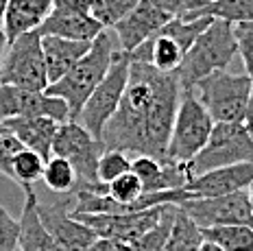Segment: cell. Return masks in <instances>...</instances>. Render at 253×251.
I'll return each instance as SVG.
<instances>
[{
	"label": "cell",
	"mask_w": 253,
	"mask_h": 251,
	"mask_svg": "<svg viewBox=\"0 0 253 251\" xmlns=\"http://www.w3.org/2000/svg\"><path fill=\"white\" fill-rule=\"evenodd\" d=\"M87 251H133V247H131L129 243H123V240L107 238V236H98Z\"/></svg>",
	"instance_id": "cell-35"
},
{
	"label": "cell",
	"mask_w": 253,
	"mask_h": 251,
	"mask_svg": "<svg viewBox=\"0 0 253 251\" xmlns=\"http://www.w3.org/2000/svg\"><path fill=\"white\" fill-rule=\"evenodd\" d=\"M162 70L144 61L131 59L129 83L123 94L118 109L109 123L105 125L103 144L105 149H118L125 153H138L142 149V135H144L146 120H149L153 101L157 94Z\"/></svg>",
	"instance_id": "cell-1"
},
{
	"label": "cell",
	"mask_w": 253,
	"mask_h": 251,
	"mask_svg": "<svg viewBox=\"0 0 253 251\" xmlns=\"http://www.w3.org/2000/svg\"><path fill=\"white\" fill-rule=\"evenodd\" d=\"M7 129L15 138L22 142L26 149L40 153L42 158L48 162L52 158V142L59 131V125L50 116H20V118H9Z\"/></svg>",
	"instance_id": "cell-17"
},
{
	"label": "cell",
	"mask_w": 253,
	"mask_h": 251,
	"mask_svg": "<svg viewBox=\"0 0 253 251\" xmlns=\"http://www.w3.org/2000/svg\"><path fill=\"white\" fill-rule=\"evenodd\" d=\"M40 197L35 190H24V208L20 214V251H57L48 227L38 210Z\"/></svg>",
	"instance_id": "cell-21"
},
{
	"label": "cell",
	"mask_w": 253,
	"mask_h": 251,
	"mask_svg": "<svg viewBox=\"0 0 253 251\" xmlns=\"http://www.w3.org/2000/svg\"><path fill=\"white\" fill-rule=\"evenodd\" d=\"M44 168H46V160L40 153L24 146L13 158V181L22 190H31L40 179H44Z\"/></svg>",
	"instance_id": "cell-27"
},
{
	"label": "cell",
	"mask_w": 253,
	"mask_h": 251,
	"mask_svg": "<svg viewBox=\"0 0 253 251\" xmlns=\"http://www.w3.org/2000/svg\"><path fill=\"white\" fill-rule=\"evenodd\" d=\"M101 31H105V27L92 13L55 11V9L40 27L42 35H57V38H68L79 42H94L101 35Z\"/></svg>",
	"instance_id": "cell-18"
},
{
	"label": "cell",
	"mask_w": 253,
	"mask_h": 251,
	"mask_svg": "<svg viewBox=\"0 0 253 251\" xmlns=\"http://www.w3.org/2000/svg\"><path fill=\"white\" fill-rule=\"evenodd\" d=\"M42 48H44L48 79L50 83H55L92 48V42L57 38V35H42Z\"/></svg>",
	"instance_id": "cell-20"
},
{
	"label": "cell",
	"mask_w": 253,
	"mask_h": 251,
	"mask_svg": "<svg viewBox=\"0 0 253 251\" xmlns=\"http://www.w3.org/2000/svg\"><path fill=\"white\" fill-rule=\"evenodd\" d=\"M131 170L140 177L144 192L177 190V188H186L188 184L186 166L160 162L151 155H135L131 160Z\"/></svg>",
	"instance_id": "cell-16"
},
{
	"label": "cell",
	"mask_w": 253,
	"mask_h": 251,
	"mask_svg": "<svg viewBox=\"0 0 253 251\" xmlns=\"http://www.w3.org/2000/svg\"><path fill=\"white\" fill-rule=\"evenodd\" d=\"M7 46H9L7 33H4V29H0V70H2V61H4V53H7Z\"/></svg>",
	"instance_id": "cell-38"
},
{
	"label": "cell",
	"mask_w": 253,
	"mask_h": 251,
	"mask_svg": "<svg viewBox=\"0 0 253 251\" xmlns=\"http://www.w3.org/2000/svg\"><path fill=\"white\" fill-rule=\"evenodd\" d=\"M214 118L203 107V103L197 98L192 90L181 92V103L177 109L175 127L168 142L166 160L168 164H181L186 166L201 153V149L208 144L210 135L214 129Z\"/></svg>",
	"instance_id": "cell-6"
},
{
	"label": "cell",
	"mask_w": 253,
	"mask_h": 251,
	"mask_svg": "<svg viewBox=\"0 0 253 251\" xmlns=\"http://www.w3.org/2000/svg\"><path fill=\"white\" fill-rule=\"evenodd\" d=\"M9 131V129H7V125H4V123H0V135H2V133H7Z\"/></svg>",
	"instance_id": "cell-42"
},
{
	"label": "cell",
	"mask_w": 253,
	"mask_h": 251,
	"mask_svg": "<svg viewBox=\"0 0 253 251\" xmlns=\"http://www.w3.org/2000/svg\"><path fill=\"white\" fill-rule=\"evenodd\" d=\"M253 162V140L242 123H216L208 144L186 164L188 181L210 170Z\"/></svg>",
	"instance_id": "cell-7"
},
{
	"label": "cell",
	"mask_w": 253,
	"mask_h": 251,
	"mask_svg": "<svg viewBox=\"0 0 253 251\" xmlns=\"http://www.w3.org/2000/svg\"><path fill=\"white\" fill-rule=\"evenodd\" d=\"M172 20L170 13L162 11L160 7H155L149 0H140V4L133 9L126 18H123L118 24L112 29L118 38L120 50L125 53H133L140 44H144L149 38L157 33L164 24Z\"/></svg>",
	"instance_id": "cell-14"
},
{
	"label": "cell",
	"mask_w": 253,
	"mask_h": 251,
	"mask_svg": "<svg viewBox=\"0 0 253 251\" xmlns=\"http://www.w3.org/2000/svg\"><path fill=\"white\" fill-rule=\"evenodd\" d=\"M234 35L238 42V55L242 57L247 75L253 81V22H236Z\"/></svg>",
	"instance_id": "cell-31"
},
{
	"label": "cell",
	"mask_w": 253,
	"mask_h": 251,
	"mask_svg": "<svg viewBox=\"0 0 253 251\" xmlns=\"http://www.w3.org/2000/svg\"><path fill=\"white\" fill-rule=\"evenodd\" d=\"M105 151L103 140L94 138L79 120L59 125L52 142V155L66 158L77 170L75 192H98L105 195L107 186L98 181V160Z\"/></svg>",
	"instance_id": "cell-4"
},
{
	"label": "cell",
	"mask_w": 253,
	"mask_h": 251,
	"mask_svg": "<svg viewBox=\"0 0 253 251\" xmlns=\"http://www.w3.org/2000/svg\"><path fill=\"white\" fill-rule=\"evenodd\" d=\"M22 149H24V144L11 131L0 135V175L9 177L11 181H13V158Z\"/></svg>",
	"instance_id": "cell-32"
},
{
	"label": "cell",
	"mask_w": 253,
	"mask_h": 251,
	"mask_svg": "<svg viewBox=\"0 0 253 251\" xmlns=\"http://www.w3.org/2000/svg\"><path fill=\"white\" fill-rule=\"evenodd\" d=\"M170 206V203H168ZM166 206L149 208V210L140 212H123V214H75L79 221L94 229L98 236H107L123 240V243L133 245L140 236H144L146 232L162 218Z\"/></svg>",
	"instance_id": "cell-13"
},
{
	"label": "cell",
	"mask_w": 253,
	"mask_h": 251,
	"mask_svg": "<svg viewBox=\"0 0 253 251\" xmlns=\"http://www.w3.org/2000/svg\"><path fill=\"white\" fill-rule=\"evenodd\" d=\"M20 116H50L61 125L72 120L70 107L63 98L0 83V123Z\"/></svg>",
	"instance_id": "cell-12"
},
{
	"label": "cell",
	"mask_w": 253,
	"mask_h": 251,
	"mask_svg": "<svg viewBox=\"0 0 253 251\" xmlns=\"http://www.w3.org/2000/svg\"><path fill=\"white\" fill-rule=\"evenodd\" d=\"M55 11H72V13H89L92 0H55Z\"/></svg>",
	"instance_id": "cell-36"
},
{
	"label": "cell",
	"mask_w": 253,
	"mask_h": 251,
	"mask_svg": "<svg viewBox=\"0 0 253 251\" xmlns=\"http://www.w3.org/2000/svg\"><path fill=\"white\" fill-rule=\"evenodd\" d=\"M0 251H20V221L0 208Z\"/></svg>",
	"instance_id": "cell-33"
},
{
	"label": "cell",
	"mask_w": 253,
	"mask_h": 251,
	"mask_svg": "<svg viewBox=\"0 0 253 251\" xmlns=\"http://www.w3.org/2000/svg\"><path fill=\"white\" fill-rule=\"evenodd\" d=\"M205 2H214V0H205Z\"/></svg>",
	"instance_id": "cell-43"
},
{
	"label": "cell",
	"mask_w": 253,
	"mask_h": 251,
	"mask_svg": "<svg viewBox=\"0 0 253 251\" xmlns=\"http://www.w3.org/2000/svg\"><path fill=\"white\" fill-rule=\"evenodd\" d=\"M238 55V42L234 35V22L214 18L212 24L194 40L179 68L181 90H194L201 79L216 70H227Z\"/></svg>",
	"instance_id": "cell-3"
},
{
	"label": "cell",
	"mask_w": 253,
	"mask_h": 251,
	"mask_svg": "<svg viewBox=\"0 0 253 251\" xmlns=\"http://www.w3.org/2000/svg\"><path fill=\"white\" fill-rule=\"evenodd\" d=\"M253 184V162L225 166V168L210 170L205 175L192 177L186 184V190L192 197H218L231 195V192L247 190Z\"/></svg>",
	"instance_id": "cell-15"
},
{
	"label": "cell",
	"mask_w": 253,
	"mask_h": 251,
	"mask_svg": "<svg viewBox=\"0 0 253 251\" xmlns=\"http://www.w3.org/2000/svg\"><path fill=\"white\" fill-rule=\"evenodd\" d=\"M179 208L201 229L218 227V225H249L253 227V210L247 190L218 197H192L183 201Z\"/></svg>",
	"instance_id": "cell-10"
},
{
	"label": "cell",
	"mask_w": 253,
	"mask_h": 251,
	"mask_svg": "<svg viewBox=\"0 0 253 251\" xmlns=\"http://www.w3.org/2000/svg\"><path fill=\"white\" fill-rule=\"evenodd\" d=\"M192 92L210 112L214 123H242L249 107L253 81L249 75L216 70L199 81Z\"/></svg>",
	"instance_id": "cell-5"
},
{
	"label": "cell",
	"mask_w": 253,
	"mask_h": 251,
	"mask_svg": "<svg viewBox=\"0 0 253 251\" xmlns=\"http://www.w3.org/2000/svg\"><path fill=\"white\" fill-rule=\"evenodd\" d=\"M55 0H9L4 11V33L13 42L29 31H38L50 15Z\"/></svg>",
	"instance_id": "cell-19"
},
{
	"label": "cell",
	"mask_w": 253,
	"mask_h": 251,
	"mask_svg": "<svg viewBox=\"0 0 253 251\" xmlns=\"http://www.w3.org/2000/svg\"><path fill=\"white\" fill-rule=\"evenodd\" d=\"M199 251H225V249H220L216 243H212V240H203V245Z\"/></svg>",
	"instance_id": "cell-39"
},
{
	"label": "cell",
	"mask_w": 253,
	"mask_h": 251,
	"mask_svg": "<svg viewBox=\"0 0 253 251\" xmlns=\"http://www.w3.org/2000/svg\"><path fill=\"white\" fill-rule=\"evenodd\" d=\"M44 184L52 192H61V195H70L77 188V170L66 158L52 155L46 162L44 168Z\"/></svg>",
	"instance_id": "cell-28"
},
{
	"label": "cell",
	"mask_w": 253,
	"mask_h": 251,
	"mask_svg": "<svg viewBox=\"0 0 253 251\" xmlns=\"http://www.w3.org/2000/svg\"><path fill=\"white\" fill-rule=\"evenodd\" d=\"M149 2L160 7L162 11L170 13L172 18H183V15L199 11V9H203L208 4L205 0H149Z\"/></svg>",
	"instance_id": "cell-34"
},
{
	"label": "cell",
	"mask_w": 253,
	"mask_h": 251,
	"mask_svg": "<svg viewBox=\"0 0 253 251\" xmlns=\"http://www.w3.org/2000/svg\"><path fill=\"white\" fill-rule=\"evenodd\" d=\"M107 195L118 203V214H123V212H140L138 201L146 192L140 177L131 170V172H125L118 179H114L112 184H107Z\"/></svg>",
	"instance_id": "cell-24"
},
{
	"label": "cell",
	"mask_w": 253,
	"mask_h": 251,
	"mask_svg": "<svg viewBox=\"0 0 253 251\" xmlns=\"http://www.w3.org/2000/svg\"><path fill=\"white\" fill-rule=\"evenodd\" d=\"M177 212H179V206H175V203L166 206L160 221L153 225L144 236H140L131 245L133 251H164L168 238H170V234H172V227H175Z\"/></svg>",
	"instance_id": "cell-26"
},
{
	"label": "cell",
	"mask_w": 253,
	"mask_h": 251,
	"mask_svg": "<svg viewBox=\"0 0 253 251\" xmlns=\"http://www.w3.org/2000/svg\"><path fill=\"white\" fill-rule=\"evenodd\" d=\"M203 240H205L203 229L179 208L175 227H172V234L168 238L164 251H199Z\"/></svg>",
	"instance_id": "cell-25"
},
{
	"label": "cell",
	"mask_w": 253,
	"mask_h": 251,
	"mask_svg": "<svg viewBox=\"0 0 253 251\" xmlns=\"http://www.w3.org/2000/svg\"><path fill=\"white\" fill-rule=\"evenodd\" d=\"M0 83L24 87L31 92H46V87L50 85V79L48 70H46L40 29L29 31V33L9 42L2 70H0Z\"/></svg>",
	"instance_id": "cell-8"
},
{
	"label": "cell",
	"mask_w": 253,
	"mask_h": 251,
	"mask_svg": "<svg viewBox=\"0 0 253 251\" xmlns=\"http://www.w3.org/2000/svg\"><path fill=\"white\" fill-rule=\"evenodd\" d=\"M205 240H212L225 251H253V227L249 225H218L203 227Z\"/></svg>",
	"instance_id": "cell-22"
},
{
	"label": "cell",
	"mask_w": 253,
	"mask_h": 251,
	"mask_svg": "<svg viewBox=\"0 0 253 251\" xmlns=\"http://www.w3.org/2000/svg\"><path fill=\"white\" fill-rule=\"evenodd\" d=\"M247 192H249V203H251V210H253V184L247 188Z\"/></svg>",
	"instance_id": "cell-41"
},
{
	"label": "cell",
	"mask_w": 253,
	"mask_h": 251,
	"mask_svg": "<svg viewBox=\"0 0 253 251\" xmlns=\"http://www.w3.org/2000/svg\"><path fill=\"white\" fill-rule=\"evenodd\" d=\"M242 125H245V129L249 131L251 140H253V92H251V98H249V107H247V114H245V118H242Z\"/></svg>",
	"instance_id": "cell-37"
},
{
	"label": "cell",
	"mask_w": 253,
	"mask_h": 251,
	"mask_svg": "<svg viewBox=\"0 0 253 251\" xmlns=\"http://www.w3.org/2000/svg\"><path fill=\"white\" fill-rule=\"evenodd\" d=\"M125 172H131V158L129 153L118 149H105L101 160H98V181L101 184H112L114 179L123 177Z\"/></svg>",
	"instance_id": "cell-30"
},
{
	"label": "cell",
	"mask_w": 253,
	"mask_h": 251,
	"mask_svg": "<svg viewBox=\"0 0 253 251\" xmlns=\"http://www.w3.org/2000/svg\"><path fill=\"white\" fill-rule=\"evenodd\" d=\"M220 18L229 20V22H253V0H214L208 2L203 9L192 11L183 18L194 20V18Z\"/></svg>",
	"instance_id": "cell-23"
},
{
	"label": "cell",
	"mask_w": 253,
	"mask_h": 251,
	"mask_svg": "<svg viewBox=\"0 0 253 251\" xmlns=\"http://www.w3.org/2000/svg\"><path fill=\"white\" fill-rule=\"evenodd\" d=\"M140 0H92L89 13L103 24L105 29H114L123 18H126Z\"/></svg>",
	"instance_id": "cell-29"
},
{
	"label": "cell",
	"mask_w": 253,
	"mask_h": 251,
	"mask_svg": "<svg viewBox=\"0 0 253 251\" xmlns=\"http://www.w3.org/2000/svg\"><path fill=\"white\" fill-rule=\"evenodd\" d=\"M118 50H120V44L114 31L112 29L101 31V35L92 42V48L59 81L50 83L46 87V94L63 98L68 103V107H70V118L79 120V114H81L83 105L87 103L92 92L96 90L98 83L109 72Z\"/></svg>",
	"instance_id": "cell-2"
},
{
	"label": "cell",
	"mask_w": 253,
	"mask_h": 251,
	"mask_svg": "<svg viewBox=\"0 0 253 251\" xmlns=\"http://www.w3.org/2000/svg\"><path fill=\"white\" fill-rule=\"evenodd\" d=\"M72 208H75L72 195H66L61 201L38 203L40 216L48 227L57 251H87L98 238V234L89 225L79 221L72 214Z\"/></svg>",
	"instance_id": "cell-11"
},
{
	"label": "cell",
	"mask_w": 253,
	"mask_h": 251,
	"mask_svg": "<svg viewBox=\"0 0 253 251\" xmlns=\"http://www.w3.org/2000/svg\"><path fill=\"white\" fill-rule=\"evenodd\" d=\"M129 68H131L129 53L118 50L109 72L98 83V87L92 92V96L87 98V103L83 105L81 114H79V123L94 138H98V140L103 138L105 125L109 123V118L116 114L120 101H123V94L126 90V83H129Z\"/></svg>",
	"instance_id": "cell-9"
},
{
	"label": "cell",
	"mask_w": 253,
	"mask_h": 251,
	"mask_svg": "<svg viewBox=\"0 0 253 251\" xmlns=\"http://www.w3.org/2000/svg\"><path fill=\"white\" fill-rule=\"evenodd\" d=\"M7 4H9V0H0V22L4 20V11H7Z\"/></svg>",
	"instance_id": "cell-40"
}]
</instances>
